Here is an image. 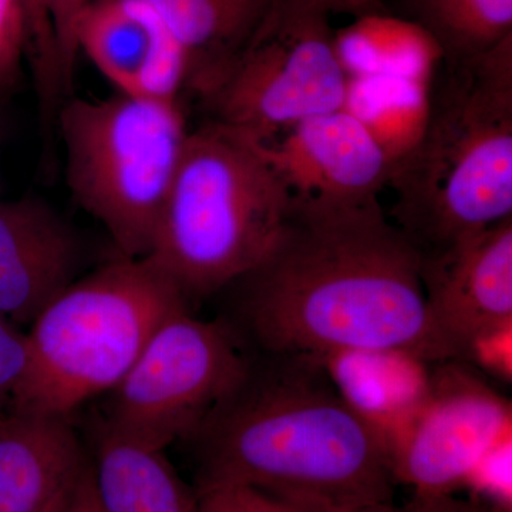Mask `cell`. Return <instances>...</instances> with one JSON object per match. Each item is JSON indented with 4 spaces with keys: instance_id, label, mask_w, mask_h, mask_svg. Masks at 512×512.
<instances>
[{
    "instance_id": "cell-27",
    "label": "cell",
    "mask_w": 512,
    "mask_h": 512,
    "mask_svg": "<svg viewBox=\"0 0 512 512\" xmlns=\"http://www.w3.org/2000/svg\"><path fill=\"white\" fill-rule=\"evenodd\" d=\"M92 0H50L53 23H55L57 40H59L60 56L64 79L69 89H73L74 67H76L79 50L76 46V25L84 9Z\"/></svg>"
},
{
    "instance_id": "cell-26",
    "label": "cell",
    "mask_w": 512,
    "mask_h": 512,
    "mask_svg": "<svg viewBox=\"0 0 512 512\" xmlns=\"http://www.w3.org/2000/svg\"><path fill=\"white\" fill-rule=\"evenodd\" d=\"M461 362L481 367L504 382L512 376V323L478 336L468 345Z\"/></svg>"
},
{
    "instance_id": "cell-29",
    "label": "cell",
    "mask_w": 512,
    "mask_h": 512,
    "mask_svg": "<svg viewBox=\"0 0 512 512\" xmlns=\"http://www.w3.org/2000/svg\"><path fill=\"white\" fill-rule=\"evenodd\" d=\"M66 512H104L94 491L90 461Z\"/></svg>"
},
{
    "instance_id": "cell-30",
    "label": "cell",
    "mask_w": 512,
    "mask_h": 512,
    "mask_svg": "<svg viewBox=\"0 0 512 512\" xmlns=\"http://www.w3.org/2000/svg\"><path fill=\"white\" fill-rule=\"evenodd\" d=\"M313 2L318 3L329 13H350L356 16L376 12L382 6L377 0H313Z\"/></svg>"
},
{
    "instance_id": "cell-23",
    "label": "cell",
    "mask_w": 512,
    "mask_h": 512,
    "mask_svg": "<svg viewBox=\"0 0 512 512\" xmlns=\"http://www.w3.org/2000/svg\"><path fill=\"white\" fill-rule=\"evenodd\" d=\"M463 488L484 503L512 511V436L484 454L468 474Z\"/></svg>"
},
{
    "instance_id": "cell-14",
    "label": "cell",
    "mask_w": 512,
    "mask_h": 512,
    "mask_svg": "<svg viewBox=\"0 0 512 512\" xmlns=\"http://www.w3.org/2000/svg\"><path fill=\"white\" fill-rule=\"evenodd\" d=\"M87 466L70 419L0 417V512H66Z\"/></svg>"
},
{
    "instance_id": "cell-3",
    "label": "cell",
    "mask_w": 512,
    "mask_h": 512,
    "mask_svg": "<svg viewBox=\"0 0 512 512\" xmlns=\"http://www.w3.org/2000/svg\"><path fill=\"white\" fill-rule=\"evenodd\" d=\"M440 67L423 134L386 187L393 224L421 256L512 217V36Z\"/></svg>"
},
{
    "instance_id": "cell-12",
    "label": "cell",
    "mask_w": 512,
    "mask_h": 512,
    "mask_svg": "<svg viewBox=\"0 0 512 512\" xmlns=\"http://www.w3.org/2000/svg\"><path fill=\"white\" fill-rule=\"evenodd\" d=\"M76 46L126 96L178 101L190 79V57L146 0H92Z\"/></svg>"
},
{
    "instance_id": "cell-18",
    "label": "cell",
    "mask_w": 512,
    "mask_h": 512,
    "mask_svg": "<svg viewBox=\"0 0 512 512\" xmlns=\"http://www.w3.org/2000/svg\"><path fill=\"white\" fill-rule=\"evenodd\" d=\"M335 46L348 77L397 76L431 82L443 60L433 37L417 23L376 12L335 32Z\"/></svg>"
},
{
    "instance_id": "cell-4",
    "label": "cell",
    "mask_w": 512,
    "mask_h": 512,
    "mask_svg": "<svg viewBox=\"0 0 512 512\" xmlns=\"http://www.w3.org/2000/svg\"><path fill=\"white\" fill-rule=\"evenodd\" d=\"M289 208L264 143L212 119L188 133L147 259L188 301L211 295L264 261Z\"/></svg>"
},
{
    "instance_id": "cell-2",
    "label": "cell",
    "mask_w": 512,
    "mask_h": 512,
    "mask_svg": "<svg viewBox=\"0 0 512 512\" xmlns=\"http://www.w3.org/2000/svg\"><path fill=\"white\" fill-rule=\"evenodd\" d=\"M197 491L249 487L319 505L392 501L379 437L340 397L320 357L259 355L188 439Z\"/></svg>"
},
{
    "instance_id": "cell-13",
    "label": "cell",
    "mask_w": 512,
    "mask_h": 512,
    "mask_svg": "<svg viewBox=\"0 0 512 512\" xmlns=\"http://www.w3.org/2000/svg\"><path fill=\"white\" fill-rule=\"evenodd\" d=\"M80 255L73 228L46 202L0 201V313L30 325L76 281Z\"/></svg>"
},
{
    "instance_id": "cell-33",
    "label": "cell",
    "mask_w": 512,
    "mask_h": 512,
    "mask_svg": "<svg viewBox=\"0 0 512 512\" xmlns=\"http://www.w3.org/2000/svg\"><path fill=\"white\" fill-rule=\"evenodd\" d=\"M377 2H379L380 5H382L383 0H377Z\"/></svg>"
},
{
    "instance_id": "cell-21",
    "label": "cell",
    "mask_w": 512,
    "mask_h": 512,
    "mask_svg": "<svg viewBox=\"0 0 512 512\" xmlns=\"http://www.w3.org/2000/svg\"><path fill=\"white\" fill-rule=\"evenodd\" d=\"M25 28V59L28 60L39 104L40 126L46 153H52L60 107L72 90L64 79L62 56L53 23L50 0H20Z\"/></svg>"
},
{
    "instance_id": "cell-16",
    "label": "cell",
    "mask_w": 512,
    "mask_h": 512,
    "mask_svg": "<svg viewBox=\"0 0 512 512\" xmlns=\"http://www.w3.org/2000/svg\"><path fill=\"white\" fill-rule=\"evenodd\" d=\"M90 470L104 512H197V491L185 485L161 448L103 426Z\"/></svg>"
},
{
    "instance_id": "cell-20",
    "label": "cell",
    "mask_w": 512,
    "mask_h": 512,
    "mask_svg": "<svg viewBox=\"0 0 512 512\" xmlns=\"http://www.w3.org/2000/svg\"><path fill=\"white\" fill-rule=\"evenodd\" d=\"M446 64L466 62L512 36V0H402Z\"/></svg>"
},
{
    "instance_id": "cell-11",
    "label": "cell",
    "mask_w": 512,
    "mask_h": 512,
    "mask_svg": "<svg viewBox=\"0 0 512 512\" xmlns=\"http://www.w3.org/2000/svg\"><path fill=\"white\" fill-rule=\"evenodd\" d=\"M264 148L295 200L365 204L379 198L389 181V158L345 109L309 117L264 143Z\"/></svg>"
},
{
    "instance_id": "cell-17",
    "label": "cell",
    "mask_w": 512,
    "mask_h": 512,
    "mask_svg": "<svg viewBox=\"0 0 512 512\" xmlns=\"http://www.w3.org/2000/svg\"><path fill=\"white\" fill-rule=\"evenodd\" d=\"M190 57L197 87L254 35L275 0H146Z\"/></svg>"
},
{
    "instance_id": "cell-8",
    "label": "cell",
    "mask_w": 512,
    "mask_h": 512,
    "mask_svg": "<svg viewBox=\"0 0 512 512\" xmlns=\"http://www.w3.org/2000/svg\"><path fill=\"white\" fill-rule=\"evenodd\" d=\"M252 352L227 319L204 320L188 306L171 313L111 390L104 427L167 450L188 440L241 383Z\"/></svg>"
},
{
    "instance_id": "cell-19",
    "label": "cell",
    "mask_w": 512,
    "mask_h": 512,
    "mask_svg": "<svg viewBox=\"0 0 512 512\" xmlns=\"http://www.w3.org/2000/svg\"><path fill=\"white\" fill-rule=\"evenodd\" d=\"M430 83L397 76L349 77L342 109L366 127L389 158L390 167L423 134L430 110Z\"/></svg>"
},
{
    "instance_id": "cell-9",
    "label": "cell",
    "mask_w": 512,
    "mask_h": 512,
    "mask_svg": "<svg viewBox=\"0 0 512 512\" xmlns=\"http://www.w3.org/2000/svg\"><path fill=\"white\" fill-rule=\"evenodd\" d=\"M512 436L510 400L461 360L431 366L426 402L390 453L396 483L414 494H451L474 466Z\"/></svg>"
},
{
    "instance_id": "cell-10",
    "label": "cell",
    "mask_w": 512,
    "mask_h": 512,
    "mask_svg": "<svg viewBox=\"0 0 512 512\" xmlns=\"http://www.w3.org/2000/svg\"><path fill=\"white\" fill-rule=\"evenodd\" d=\"M420 275L434 329L461 360L478 336L512 323V217L421 256Z\"/></svg>"
},
{
    "instance_id": "cell-22",
    "label": "cell",
    "mask_w": 512,
    "mask_h": 512,
    "mask_svg": "<svg viewBox=\"0 0 512 512\" xmlns=\"http://www.w3.org/2000/svg\"><path fill=\"white\" fill-rule=\"evenodd\" d=\"M197 512H322V505L288 500L249 487L197 491Z\"/></svg>"
},
{
    "instance_id": "cell-7",
    "label": "cell",
    "mask_w": 512,
    "mask_h": 512,
    "mask_svg": "<svg viewBox=\"0 0 512 512\" xmlns=\"http://www.w3.org/2000/svg\"><path fill=\"white\" fill-rule=\"evenodd\" d=\"M348 83L329 12L313 0H275L248 42L195 90L214 120L271 143L342 109Z\"/></svg>"
},
{
    "instance_id": "cell-28",
    "label": "cell",
    "mask_w": 512,
    "mask_h": 512,
    "mask_svg": "<svg viewBox=\"0 0 512 512\" xmlns=\"http://www.w3.org/2000/svg\"><path fill=\"white\" fill-rule=\"evenodd\" d=\"M406 512H512L484 503L478 498L457 497L451 494H414L412 501L404 507Z\"/></svg>"
},
{
    "instance_id": "cell-6",
    "label": "cell",
    "mask_w": 512,
    "mask_h": 512,
    "mask_svg": "<svg viewBox=\"0 0 512 512\" xmlns=\"http://www.w3.org/2000/svg\"><path fill=\"white\" fill-rule=\"evenodd\" d=\"M178 101L117 94L72 97L56 120L77 204L109 232L121 258L150 254L188 137Z\"/></svg>"
},
{
    "instance_id": "cell-31",
    "label": "cell",
    "mask_w": 512,
    "mask_h": 512,
    "mask_svg": "<svg viewBox=\"0 0 512 512\" xmlns=\"http://www.w3.org/2000/svg\"><path fill=\"white\" fill-rule=\"evenodd\" d=\"M322 512H406L403 508L394 507L392 501H375L352 505H322Z\"/></svg>"
},
{
    "instance_id": "cell-1",
    "label": "cell",
    "mask_w": 512,
    "mask_h": 512,
    "mask_svg": "<svg viewBox=\"0 0 512 512\" xmlns=\"http://www.w3.org/2000/svg\"><path fill=\"white\" fill-rule=\"evenodd\" d=\"M420 269V252L379 198H291L271 252L234 282L237 313L227 320L259 355L397 349L429 363L453 360L427 311Z\"/></svg>"
},
{
    "instance_id": "cell-32",
    "label": "cell",
    "mask_w": 512,
    "mask_h": 512,
    "mask_svg": "<svg viewBox=\"0 0 512 512\" xmlns=\"http://www.w3.org/2000/svg\"><path fill=\"white\" fill-rule=\"evenodd\" d=\"M2 126H3V123H2V110H0V134H2Z\"/></svg>"
},
{
    "instance_id": "cell-24",
    "label": "cell",
    "mask_w": 512,
    "mask_h": 512,
    "mask_svg": "<svg viewBox=\"0 0 512 512\" xmlns=\"http://www.w3.org/2000/svg\"><path fill=\"white\" fill-rule=\"evenodd\" d=\"M28 359L26 332L0 313V417L13 412Z\"/></svg>"
},
{
    "instance_id": "cell-5",
    "label": "cell",
    "mask_w": 512,
    "mask_h": 512,
    "mask_svg": "<svg viewBox=\"0 0 512 512\" xmlns=\"http://www.w3.org/2000/svg\"><path fill=\"white\" fill-rule=\"evenodd\" d=\"M184 293L153 262L121 258L56 296L30 323L28 370L13 412L70 419L110 393Z\"/></svg>"
},
{
    "instance_id": "cell-15",
    "label": "cell",
    "mask_w": 512,
    "mask_h": 512,
    "mask_svg": "<svg viewBox=\"0 0 512 512\" xmlns=\"http://www.w3.org/2000/svg\"><path fill=\"white\" fill-rule=\"evenodd\" d=\"M320 360L340 397L379 437L390 460L426 402L433 363L397 349L345 350Z\"/></svg>"
},
{
    "instance_id": "cell-25",
    "label": "cell",
    "mask_w": 512,
    "mask_h": 512,
    "mask_svg": "<svg viewBox=\"0 0 512 512\" xmlns=\"http://www.w3.org/2000/svg\"><path fill=\"white\" fill-rule=\"evenodd\" d=\"M25 57V28L20 0H0V92L15 83Z\"/></svg>"
}]
</instances>
